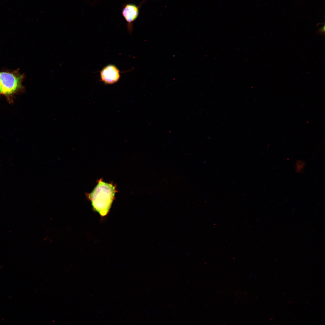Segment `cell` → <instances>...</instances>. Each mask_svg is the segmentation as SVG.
Returning a JSON list of instances; mask_svg holds the SVG:
<instances>
[{"mask_svg": "<svg viewBox=\"0 0 325 325\" xmlns=\"http://www.w3.org/2000/svg\"><path fill=\"white\" fill-rule=\"evenodd\" d=\"M305 164L303 161L299 160L297 161L296 164V171L298 173L301 172L304 169Z\"/></svg>", "mask_w": 325, "mask_h": 325, "instance_id": "5b68a950", "label": "cell"}, {"mask_svg": "<svg viewBox=\"0 0 325 325\" xmlns=\"http://www.w3.org/2000/svg\"><path fill=\"white\" fill-rule=\"evenodd\" d=\"M0 93H2V85H1V83L0 81Z\"/></svg>", "mask_w": 325, "mask_h": 325, "instance_id": "52a82bcc", "label": "cell"}, {"mask_svg": "<svg viewBox=\"0 0 325 325\" xmlns=\"http://www.w3.org/2000/svg\"><path fill=\"white\" fill-rule=\"evenodd\" d=\"M23 76L8 72H0V81L2 94H9L17 91L21 86Z\"/></svg>", "mask_w": 325, "mask_h": 325, "instance_id": "7a4b0ae2", "label": "cell"}, {"mask_svg": "<svg viewBox=\"0 0 325 325\" xmlns=\"http://www.w3.org/2000/svg\"><path fill=\"white\" fill-rule=\"evenodd\" d=\"M120 71L118 68L113 64L108 65L100 72L101 81L106 84H112L117 82L120 77Z\"/></svg>", "mask_w": 325, "mask_h": 325, "instance_id": "277c9868", "label": "cell"}, {"mask_svg": "<svg viewBox=\"0 0 325 325\" xmlns=\"http://www.w3.org/2000/svg\"><path fill=\"white\" fill-rule=\"evenodd\" d=\"M116 191L115 186L112 183H106L101 179L87 196L91 203L94 210L103 217L109 212Z\"/></svg>", "mask_w": 325, "mask_h": 325, "instance_id": "6da1fadb", "label": "cell"}, {"mask_svg": "<svg viewBox=\"0 0 325 325\" xmlns=\"http://www.w3.org/2000/svg\"><path fill=\"white\" fill-rule=\"evenodd\" d=\"M140 7V5L129 3L124 5L122 8V14L127 23V29L130 33L133 31V23L139 15Z\"/></svg>", "mask_w": 325, "mask_h": 325, "instance_id": "3957f363", "label": "cell"}, {"mask_svg": "<svg viewBox=\"0 0 325 325\" xmlns=\"http://www.w3.org/2000/svg\"><path fill=\"white\" fill-rule=\"evenodd\" d=\"M325 26L324 25L323 26L320 28L318 30V32L320 33H324L325 32Z\"/></svg>", "mask_w": 325, "mask_h": 325, "instance_id": "8992f818", "label": "cell"}]
</instances>
